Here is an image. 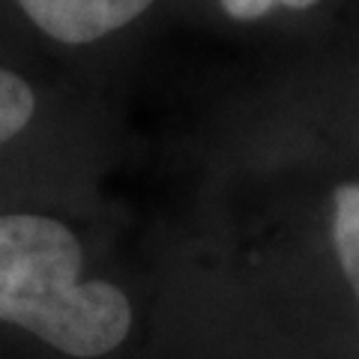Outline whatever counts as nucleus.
Here are the masks:
<instances>
[{"mask_svg":"<svg viewBox=\"0 0 359 359\" xmlns=\"http://www.w3.org/2000/svg\"><path fill=\"white\" fill-rule=\"evenodd\" d=\"M45 36L66 45H87L132 25L156 0H15Z\"/></svg>","mask_w":359,"mask_h":359,"instance_id":"f03ea898","label":"nucleus"},{"mask_svg":"<svg viewBox=\"0 0 359 359\" xmlns=\"http://www.w3.org/2000/svg\"><path fill=\"white\" fill-rule=\"evenodd\" d=\"M84 249L69 224L33 212L0 216V320L78 359L126 341L132 302L108 282H87Z\"/></svg>","mask_w":359,"mask_h":359,"instance_id":"f257e3e1","label":"nucleus"},{"mask_svg":"<svg viewBox=\"0 0 359 359\" xmlns=\"http://www.w3.org/2000/svg\"><path fill=\"white\" fill-rule=\"evenodd\" d=\"M222 9L237 21H255L264 18L266 13H273V6H278V0H219Z\"/></svg>","mask_w":359,"mask_h":359,"instance_id":"39448f33","label":"nucleus"},{"mask_svg":"<svg viewBox=\"0 0 359 359\" xmlns=\"http://www.w3.org/2000/svg\"><path fill=\"white\" fill-rule=\"evenodd\" d=\"M332 245L359 302V183L335 189L332 198Z\"/></svg>","mask_w":359,"mask_h":359,"instance_id":"7ed1b4c3","label":"nucleus"},{"mask_svg":"<svg viewBox=\"0 0 359 359\" xmlns=\"http://www.w3.org/2000/svg\"><path fill=\"white\" fill-rule=\"evenodd\" d=\"M33 114H36L33 87L15 72L0 69V147L13 141L18 132H25Z\"/></svg>","mask_w":359,"mask_h":359,"instance_id":"20e7f679","label":"nucleus"}]
</instances>
